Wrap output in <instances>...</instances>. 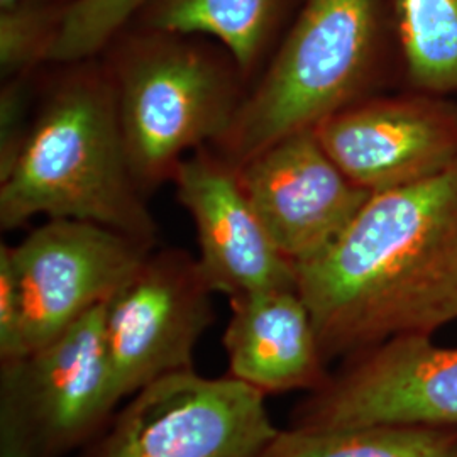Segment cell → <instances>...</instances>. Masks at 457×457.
<instances>
[{"instance_id": "obj_1", "label": "cell", "mask_w": 457, "mask_h": 457, "mask_svg": "<svg viewBox=\"0 0 457 457\" xmlns=\"http://www.w3.org/2000/svg\"><path fill=\"white\" fill-rule=\"evenodd\" d=\"M324 360L457 320V164L376 192L343 236L296 264Z\"/></svg>"}, {"instance_id": "obj_2", "label": "cell", "mask_w": 457, "mask_h": 457, "mask_svg": "<svg viewBox=\"0 0 457 457\" xmlns=\"http://www.w3.org/2000/svg\"><path fill=\"white\" fill-rule=\"evenodd\" d=\"M80 62L49 90L11 173L0 180V226L77 219L156 247L158 226L132 175L107 66Z\"/></svg>"}, {"instance_id": "obj_3", "label": "cell", "mask_w": 457, "mask_h": 457, "mask_svg": "<svg viewBox=\"0 0 457 457\" xmlns=\"http://www.w3.org/2000/svg\"><path fill=\"white\" fill-rule=\"evenodd\" d=\"M107 70L132 175L143 192L173 180L185 154L215 145L230 129L245 94L234 62L149 31L128 41Z\"/></svg>"}, {"instance_id": "obj_4", "label": "cell", "mask_w": 457, "mask_h": 457, "mask_svg": "<svg viewBox=\"0 0 457 457\" xmlns=\"http://www.w3.org/2000/svg\"><path fill=\"white\" fill-rule=\"evenodd\" d=\"M378 33L379 0H307L215 151L239 166L358 102L375 66Z\"/></svg>"}, {"instance_id": "obj_5", "label": "cell", "mask_w": 457, "mask_h": 457, "mask_svg": "<svg viewBox=\"0 0 457 457\" xmlns=\"http://www.w3.org/2000/svg\"><path fill=\"white\" fill-rule=\"evenodd\" d=\"M105 303L31 353L0 361V457H66L111 420L120 400L105 354Z\"/></svg>"}, {"instance_id": "obj_6", "label": "cell", "mask_w": 457, "mask_h": 457, "mask_svg": "<svg viewBox=\"0 0 457 457\" xmlns=\"http://www.w3.org/2000/svg\"><path fill=\"white\" fill-rule=\"evenodd\" d=\"M264 396L232 376H163L134 393L80 457H262L279 434Z\"/></svg>"}, {"instance_id": "obj_7", "label": "cell", "mask_w": 457, "mask_h": 457, "mask_svg": "<svg viewBox=\"0 0 457 457\" xmlns=\"http://www.w3.org/2000/svg\"><path fill=\"white\" fill-rule=\"evenodd\" d=\"M212 295L196 258L153 249L107 300L104 341L120 402L163 376L194 370L196 344L215 319Z\"/></svg>"}, {"instance_id": "obj_8", "label": "cell", "mask_w": 457, "mask_h": 457, "mask_svg": "<svg viewBox=\"0 0 457 457\" xmlns=\"http://www.w3.org/2000/svg\"><path fill=\"white\" fill-rule=\"evenodd\" d=\"M432 425L457 430V347L388 339L347 358L292 413V428Z\"/></svg>"}, {"instance_id": "obj_9", "label": "cell", "mask_w": 457, "mask_h": 457, "mask_svg": "<svg viewBox=\"0 0 457 457\" xmlns=\"http://www.w3.org/2000/svg\"><path fill=\"white\" fill-rule=\"evenodd\" d=\"M153 249L77 219H49L9 245L24 312V354L105 303Z\"/></svg>"}, {"instance_id": "obj_10", "label": "cell", "mask_w": 457, "mask_h": 457, "mask_svg": "<svg viewBox=\"0 0 457 457\" xmlns=\"http://www.w3.org/2000/svg\"><path fill=\"white\" fill-rule=\"evenodd\" d=\"M236 168L264 228L295 266L334 245L371 196L330 160L315 129L285 136Z\"/></svg>"}, {"instance_id": "obj_11", "label": "cell", "mask_w": 457, "mask_h": 457, "mask_svg": "<svg viewBox=\"0 0 457 457\" xmlns=\"http://www.w3.org/2000/svg\"><path fill=\"white\" fill-rule=\"evenodd\" d=\"M315 134L344 175L371 194L457 164V105L439 98L358 100L327 117Z\"/></svg>"}, {"instance_id": "obj_12", "label": "cell", "mask_w": 457, "mask_h": 457, "mask_svg": "<svg viewBox=\"0 0 457 457\" xmlns=\"http://www.w3.org/2000/svg\"><path fill=\"white\" fill-rule=\"evenodd\" d=\"M192 215L198 264L213 294L228 300L271 290H298L296 268L275 245L237 177V168L209 147L185 158L173 177Z\"/></svg>"}, {"instance_id": "obj_13", "label": "cell", "mask_w": 457, "mask_h": 457, "mask_svg": "<svg viewBox=\"0 0 457 457\" xmlns=\"http://www.w3.org/2000/svg\"><path fill=\"white\" fill-rule=\"evenodd\" d=\"M224 334L228 376L262 395L313 392L327 381L311 312L298 290H271L228 300Z\"/></svg>"}, {"instance_id": "obj_14", "label": "cell", "mask_w": 457, "mask_h": 457, "mask_svg": "<svg viewBox=\"0 0 457 457\" xmlns=\"http://www.w3.org/2000/svg\"><path fill=\"white\" fill-rule=\"evenodd\" d=\"M285 9V0H151L149 31L215 37L247 77L262 60Z\"/></svg>"}, {"instance_id": "obj_15", "label": "cell", "mask_w": 457, "mask_h": 457, "mask_svg": "<svg viewBox=\"0 0 457 457\" xmlns=\"http://www.w3.org/2000/svg\"><path fill=\"white\" fill-rule=\"evenodd\" d=\"M262 457H457V430L432 425L287 428Z\"/></svg>"}, {"instance_id": "obj_16", "label": "cell", "mask_w": 457, "mask_h": 457, "mask_svg": "<svg viewBox=\"0 0 457 457\" xmlns=\"http://www.w3.org/2000/svg\"><path fill=\"white\" fill-rule=\"evenodd\" d=\"M396 12L410 82L457 92V0H396Z\"/></svg>"}, {"instance_id": "obj_17", "label": "cell", "mask_w": 457, "mask_h": 457, "mask_svg": "<svg viewBox=\"0 0 457 457\" xmlns=\"http://www.w3.org/2000/svg\"><path fill=\"white\" fill-rule=\"evenodd\" d=\"M151 0H73L68 4L49 62L80 63L92 60L114 41L132 16Z\"/></svg>"}, {"instance_id": "obj_18", "label": "cell", "mask_w": 457, "mask_h": 457, "mask_svg": "<svg viewBox=\"0 0 457 457\" xmlns=\"http://www.w3.org/2000/svg\"><path fill=\"white\" fill-rule=\"evenodd\" d=\"M65 7L51 2H28L0 9V71L2 79L28 77L49 53L62 26Z\"/></svg>"}, {"instance_id": "obj_19", "label": "cell", "mask_w": 457, "mask_h": 457, "mask_svg": "<svg viewBox=\"0 0 457 457\" xmlns=\"http://www.w3.org/2000/svg\"><path fill=\"white\" fill-rule=\"evenodd\" d=\"M28 77L7 80L0 92V180L14 168L26 145L31 122L28 120Z\"/></svg>"}, {"instance_id": "obj_20", "label": "cell", "mask_w": 457, "mask_h": 457, "mask_svg": "<svg viewBox=\"0 0 457 457\" xmlns=\"http://www.w3.org/2000/svg\"><path fill=\"white\" fill-rule=\"evenodd\" d=\"M24 354V312L9 245H0V361Z\"/></svg>"}, {"instance_id": "obj_21", "label": "cell", "mask_w": 457, "mask_h": 457, "mask_svg": "<svg viewBox=\"0 0 457 457\" xmlns=\"http://www.w3.org/2000/svg\"><path fill=\"white\" fill-rule=\"evenodd\" d=\"M28 2H58V0H0V9H7L17 4H28Z\"/></svg>"}]
</instances>
